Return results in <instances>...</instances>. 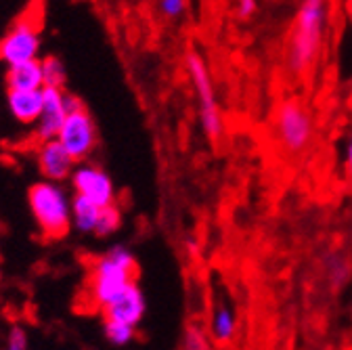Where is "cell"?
Returning <instances> with one entry per match:
<instances>
[{
	"mask_svg": "<svg viewBox=\"0 0 352 350\" xmlns=\"http://www.w3.org/2000/svg\"><path fill=\"white\" fill-rule=\"evenodd\" d=\"M181 350H214L212 348V338H210V333L204 327L191 323L183 331Z\"/></svg>",
	"mask_w": 352,
	"mask_h": 350,
	"instance_id": "cell-18",
	"label": "cell"
},
{
	"mask_svg": "<svg viewBox=\"0 0 352 350\" xmlns=\"http://www.w3.org/2000/svg\"><path fill=\"white\" fill-rule=\"evenodd\" d=\"M185 67H187L189 80H191L193 91H195L199 122H201L204 133L212 143H218L220 137L225 135V122H223V113H220L214 80L210 76L208 63L197 51H189L185 57Z\"/></svg>",
	"mask_w": 352,
	"mask_h": 350,
	"instance_id": "cell-6",
	"label": "cell"
},
{
	"mask_svg": "<svg viewBox=\"0 0 352 350\" xmlns=\"http://www.w3.org/2000/svg\"><path fill=\"white\" fill-rule=\"evenodd\" d=\"M344 168H346V174L352 179V135H350L346 149H344Z\"/></svg>",
	"mask_w": 352,
	"mask_h": 350,
	"instance_id": "cell-24",
	"label": "cell"
},
{
	"mask_svg": "<svg viewBox=\"0 0 352 350\" xmlns=\"http://www.w3.org/2000/svg\"><path fill=\"white\" fill-rule=\"evenodd\" d=\"M28 204L36 227L47 239L59 241L72 231V197L61 183L36 181L28 189Z\"/></svg>",
	"mask_w": 352,
	"mask_h": 350,
	"instance_id": "cell-3",
	"label": "cell"
},
{
	"mask_svg": "<svg viewBox=\"0 0 352 350\" xmlns=\"http://www.w3.org/2000/svg\"><path fill=\"white\" fill-rule=\"evenodd\" d=\"M36 164H38L40 177L44 181L65 183V181H69L78 162L65 151V147L57 139H51V141L38 143V147H36Z\"/></svg>",
	"mask_w": 352,
	"mask_h": 350,
	"instance_id": "cell-10",
	"label": "cell"
},
{
	"mask_svg": "<svg viewBox=\"0 0 352 350\" xmlns=\"http://www.w3.org/2000/svg\"><path fill=\"white\" fill-rule=\"evenodd\" d=\"M101 216V206L93 204L91 199H86L82 195L72 197V227L80 233L95 235L97 223Z\"/></svg>",
	"mask_w": 352,
	"mask_h": 350,
	"instance_id": "cell-15",
	"label": "cell"
},
{
	"mask_svg": "<svg viewBox=\"0 0 352 350\" xmlns=\"http://www.w3.org/2000/svg\"><path fill=\"white\" fill-rule=\"evenodd\" d=\"M323 269H325V277H327L331 287H342L350 279V262L340 252H333V254L325 256Z\"/></svg>",
	"mask_w": 352,
	"mask_h": 350,
	"instance_id": "cell-16",
	"label": "cell"
},
{
	"mask_svg": "<svg viewBox=\"0 0 352 350\" xmlns=\"http://www.w3.org/2000/svg\"><path fill=\"white\" fill-rule=\"evenodd\" d=\"M30 342H28V331L21 325H13L7 333V342H5V350H28Z\"/></svg>",
	"mask_w": 352,
	"mask_h": 350,
	"instance_id": "cell-21",
	"label": "cell"
},
{
	"mask_svg": "<svg viewBox=\"0 0 352 350\" xmlns=\"http://www.w3.org/2000/svg\"><path fill=\"white\" fill-rule=\"evenodd\" d=\"M120 227H122V212H120V208L116 204L107 206V208H101V216H99L95 235L97 237H111Z\"/></svg>",
	"mask_w": 352,
	"mask_h": 350,
	"instance_id": "cell-19",
	"label": "cell"
},
{
	"mask_svg": "<svg viewBox=\"0 0 352 350\" xmlns=\"http://www.w3.org/2000/svg\"><path fill=\"white\" fill-rule=\"evenodd\" d=\"M187 11V0H160V13L166 19H179Z\"/></svg>",
	"mask_w": 352,
	"mask_h": 350,
	"instance_id": "cell-22",
	"label": "cell"
},
{
	"mask_svg": "<svg viewBox=\"0 0 352 350\" xmlns=\"http://www.w3.org/2000/svg\"><path fill=\"white\" fill-rule=\"evenodd\" d=\"M137 258L126 245L118 243L105 254L95 258L86 277V296L88 302L101 311L105 304L137 283Z\"/></svg>",
	"mask_w": 352,
	"mask_h": 350,
	"instance_id": "cell-2",
	"label": "cell"
},
{
	"mask_svg": "<svg viewBox=\"0 0 352 350\" xmlns=\"http://www.w3.org/2000/svg\"><path fill=\"white\" fill-rule=\"evenodd\" d=\"M258 11V0H237L235 3V13L239 19H250Z\"/></svg>",
	"mask_w": 352,
	"mask_h": 350,
	"instance_id": "cell-23",
	"label": "cell"
},
{
	"mask_svg": "<svg viewBox=\"0 0 352 350\" xmlns=\"http://www.w3.org/2000/svg\"><path fill=\"white\" fill-rule=\"evenodd\" d=\"M273 133L281 149L289 155H302L315 137V118L298 97L283 99L273 118Z\"/></svg>",
	"mask_w": 352,
	"mask_h": 350,
	"instance_id": "cell-5",
	"label": "cell"
},
{
	"mask_svg": "<svg viewBox=\"0 0 352 350\" xmlns=\"http://www.w3.org/2000/svg\"><path fill=\"white\" fill-rule=\"evenodd\" d=\"M40 63H42L44 86H53V89H65V82H67L65 63L57 55H47L44 59H40Z\"/></svg>",
	"mask_w": 352,
	"mask_h": 350,
	"instance_id": "cell-17",
	"label": "cell"
},
{
	"mask_svg": "<svg viewBox=\"0 0 352 350\" xmlns=\"http://www.w3.org/2000/svg\"><path fill=\"white\" fill-rule=\"evenodd\" d=\"M237 331V313L227 300H216L210 317V338L216 344H231Z\"/></svg>",
	"mask_w": 352,
	"mask_h": 350,
	"instance_id": "cell-14",
	"label": "cell"
},
{
	"mask_svg": "<svg viewBox=\"0 0 352 350\" xmlns=\"http://www.w3.org/2000/svg\"><path fill=\"white\" fill-rule=\"evenodd\" d=\"M42 23L44 3L32 0L28 9L0 36V63L15 65L32 59H40L42 49Z\"/></svg>",
	"mask_w": 352,
	"mask_h": 350,
	"instance_id": "cell-4",
	"label": "cell"
},
{
	"mask_svg": "<svg viewBox=\"0 0 352 350\" xmlns=\"http://www.w3.org/2000/svg\"><path fill=\"white\" fill-rule=\"evenodd\" d=\"M103 333L109 344L128 346L137 336V327L126 325V323H116V321H103Z\"/></svg>",
	"mask_w": 352,
	"mask_h": 350,
	"instance_id": "cell-20",
	"label": "cell"
},
{
	"mask_svg": "<svg viewBox=\"0 0 352 350\" xmlns=\"http://www.w3.org/2000/svg\"><path fill=\"white\" fill-rule=\"evenodd\" d=\"M42 91H9L7 109L11 118L21 126H34L42 113Z\"/></svg>",
	"mask_w": 352,
	"mask_h": 350,
	"instance_id": "cell-12",
	"label": "cell"
},
{
	"mask_svg": "<svg viewBox=\"0 0 352 350\" xmlns=\"http://www.w3.org/2000/svg\"><path fill=\"white\" fill-rule=\"evenodd\" d=\"M42 113L38 122L34 124L36 141H51L59 137V130L69 113L67 109V91L65 89H53V86H44L42 89Z\"/></svg>",
	"mask_w": 352,
	"mask_h": 350,
	"instance_id": "cell-9",
	"label": "cell"
},
{
	"mask_svg": "<svg viewBox=\"0 0 352 350\" xmlns=\"http://www.w3.org/2000/svg\"><path fill=\"white\" fill-rule=\"evenodd\" d=\"M69 185L74 189V195H82L101 208L116 204V185L109 174L97 164L91 162L76 164L69 177Z\"/></svg>",
	"mask_w": 352,
	"mask_h": 350,
	"instance_id": "cell-8",
	"label": "cell"
},
{
	"mask_svg": "<svg viewBox=\"0 0 352 350\" xmlns=\"http://www.w3.org/2000/svg\"><path fill=\"white\" fill-rule=\"evenodd\" d=\"M331 21V0H300L283 45V69L304 78L321 59Z\"/></svg>",
	"mask_w": 352,
	"mask_h": 350,
	"instance_id": "cell-1",
	"label": "cell"
},
{
	"mask_svg": "<svg viewBox=\"0 0 352 350\" xmlns=\"http://www.w3.org/2000/svg\"><path fill=\"white\" fill-rule=\"evenodd\" d=\"M145 313H147V300L137 283L130 285L126 292H122L118 298H113L101 309L103 321L126 323L132 327H139V323L145 319Z\"/></svg>",
	"mask_w": 352,
	"mask_h": 350,
	"instance_id": "cell-11",
	"label": "cell"
},
{
	"mask_svg": "<svg viewBox=\"0 0 352 350\" xmlns=\"http://www.w3.org/2000/svg\"><path fill=\"white\" fill-rule=\"evenodd\" d=\"M5 84L9 91H42L44 76L40 59L9 65L5 72Z\"/></svg>",
	"mask_w": 352,
	"mask_h": 350,
	"instance_id": "cell-13",
	"label": "cell"
},
{
	"mask_svg": "<svg viewBox=\"0 0 352 350\" xmlns=\"http://www.w3.org/2000/svg\"><path fill=\"white\" fill-rule=\"evenodd\" d=\"M67 118L59 130L57 141L65 147V151L80 164L88 162L99 145V133H97V124L91 116V111L86 109V105L67 93Z\"/></svg>",
	"mask_w": 352,
	"mask_h": 350,
	"instance_id": "cell-7",
	"label": "cell"
}]
</instances>
